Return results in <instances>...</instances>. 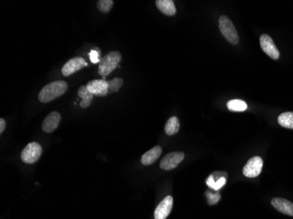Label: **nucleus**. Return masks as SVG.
<instances>
[{
	"label": "nucleus",
	"instance_id": "1",
	"mask_svg": "<svg viewBox=\"0 0 293 219\" xmlns=\"http://www.w3.org/2000/svg\"><path fill=\"white\" fill-rule=\"evenodd\" d=\"M68 89V83L65 81H55L47 84L39 93L38 99L42 103H49L63 95Z\"/></svg>",
	"mask_w": 293,
	"mask_h": 219
},
{
	"label": "nucleus",
	"instance_id": "2",
	"mask_svg": "<svg viewBox=\"0 0 293 219\" xmlns=\"http://www.w3.org/2000/svg\"><path fill=\"white\" fill-rule=\"evenodd\" d=\"M122 61V54L118 51L110 52L105 54L104 57L100 59L99 67H98V74L102 76H106L111 74Z\"/></svg>",
	"mask_w": 293,
	"mask_h": 219
},
{
	"label": "nucleus",
	"instance_id": "3",
	"mask_svg": "<svg viewBox=\"0 0 293 219\" xmlns=\"http://www.w3.org/2000/svg\"><path fill=\"white\" fill-rule=\"evenodd\" d=\"M219 27H220L222 35L226 38L227 42L233 45L238 44L239 34L237 33V30L228 17L223 15L220 18Z\"/></svg>",
	"mask_w": 293,
	"mask_h": 219
},
{
	"label": "nucleus",
	"instance_id": "4",
	"mask_svg": "<svg viewBox=\"0 0 293 219\" xmlns=\"http://www.w3.org/2000/svg\"><path fill=\"white\" fill-rule=\"evenodd\" d=\"M42 153V146L37 142H30L25 146L21 154V161L26 164H34L41 157Z\"/></svg>",
	"mask_w": 293,
	"mask_h": 219
},
{
	"label": "nucleus",
	"instance_id": "5",
	"mask_svg": "<svg viewBox=\"0 0 293 219\" xmlns=\"http://www.w3.org/2000/svg\"><path fill=\"white\" fill-rule=\"evenodd\" d=\"M263 166H264V161L262 158L259 156L250 158L243 168V174L246 177H257L262 172Z\"/></svg>",
	"mask_w": 293,
	"mask_h": 219
},
{
	"label": "nucleus",
	"instance_id": "6",
	"mask_svg": "<svg viewBox=\"0 0 293 219\" xmlns=\"http://www.w3.org/2000/svg\"><path fill=\"white\" fill-rule=\"evenodd\" d=\"M184 153L183 152H172L166 154L160 162V167L163 170H174L184 161Z\"/></svg>",
	"mask_w": 293,
	"mask_h": 219
},
{
	"label": "nucleus",
	"instance_id": "7",
	"mask_svg": "<svg viewBox=\"0 0 293 219\" xmlns=\"http://www.w3.org/2000/svg\"><path fill=\"white\" fill-rule=\"evenodd\" d=\"M260 44L264 53L268 54L269 56L273 60H278L280 57L279 50L277 49L276 46L274 43L272 38L268 34H263L260 37Z\"/></svg>",
	"mask_w": 293,
	"mask_h": 219
},
{
	"label": "nucleus",
	"instance_id": "8",
	"mask_svg": "<svg viewBox=\"0 0 293 219\" xmlns=\"http://www.w3.org/2000/svg\"><path fill=\"white\" fill-rule=\"evenodd\" d=\"M87 65H88L87 62H85V60L83 57H74L69 60L64 64V66L62 69V73L64 76H69L82 70L84 67H86Z\"/></svg>",
	"mask_w": 293,
	"mask_h": 219
},
{
	"label": "nucleus",
	"instance_id": "9",
	"mask_svg": "<svg viewBox=\"0 0 293 219\" xmlns=\"http://www.w3.org/2000/svg\"><path fill=\"white\" fill-rule=\"evenodd\" d=\"M173 203H174V200L171 195H167L156 207L155 214H154L155 219H167L170 213L171 212Z\"/></svg>",
	"mask_w": 293,
	"mask_h": 219
},
{
	"label": "nucleus",
	"instance_id": "10",
	"mask_svg": "<svg viewBox=\"0 0 293 219\" xmlns=\"http://www.w3.org/2000/svg\"><path fill=\"white\" fill-rule=\"evenodd\" d=\"M86 87L92 94L98 97H105L109 91L108 82L105 80H92L87 83Z\"/></svg>",
	"mask_w": 293,
	"mask_h": 219
},
{
	"label": "nucleus",
	"instance_id": "11",
	"mask_svg": "<svg viewBox=\"0 0 293 219\" xmlns=\"http://www.w3.org/2000/svg\"><path fill=\"white\" fill-rule=\"evenodd\" d=\"M61 114L57 112H52L45 118L42 123V129L43 132L50 133L58 127L61 122Z\"/></svg>",
	"mask_w": 293,
	"mask_h": 219
},
{
	"label": "nucleus",
	"instance_id": "12",
	"mask_svg": "<svg viewBox=\"0 0 293 219\" xmlns=\"http://www.w3.org/2000/svg\"><path fill=\"white\" fill-rule=\"evenodd\" d=\"M272 206L276 211H279L285 215L293 217V203L289 200L281 197H275L271 200Z\"/></svg>",
	"mask_w": 293,
	"mask_h": 219
},
{
	"label": "nucleus",
	"instance_id": "13",
	"mask_svg": "<svg viewBox=\"0 0 293 219\" xmlns=\"http://www.w3.org/2000/svg\"><path fill=\"white\" fill-rule=\"evenodd\" d=\"M162 152H163V148L160 146H156L155 147L148 150L141 158L142 164L144 166H149L155 163V161L159 159Z\"/></svg>",
	"mask_w": 293,
	"mask_h": 219
},
{
	"label": "nucleus",
	"instance_id": "14",
	"mask_svg": "<svg viewBox=\"0 0 293 219\" xmlns=\"http://www.w3.org/2000/svg\"><path fill=\"white\" fill-rule=\"evenodd\" d=\"M155 4L160 12L168 16H174L176 13V5L172 0H156Z\"/></svg>",
	"mask_w": 293,
	"mask_h": 219
},
{
	"label": "nucleus",
	"instance_id": "15",
	"mask_svg": "<svg viewBox=\"0 0 293 219\" xmlns=\"http://www.w3.org/2000/svg\"><path fill=\"white\" fill-rule=\"evenodd\" d=\"M180 129V122L179 120L176 118V117H171L170 120H168L165 124V127H164V132L165 133L169 135V136H171L176 134L179 131Z\"/></svg>",
	"mask_w": 293,
	"mask_h": 219
},
{
	"label": "nucleus",
	"instance_id": "16",
	"mask_svg": "<svg viewBox=\"0 0 293 219\" xmlns=\"http://www.w3.org/2000/svg\"><path fill=\"white\" fill-rule=\"evenodd\" d=\"M78 96L79 97L82 98V101L80 103V106L82 108H87L90 106V104L92 103V99L94 95L92 94L86 86H81L78 89Z\"/></svg>",
	"mask_w": 293,
	"mask_h": 219
},
{
	"label": "nucleus",
	"instance_id": "17",
	"mask_svg": "<svg viewBox=\"0 0 293 219\" xmlns=\"http://www.w3.org/2000/svg\"><path fill=\"white\" fill-rule=\"evenodd\" d=\"M277 121L283 127L293 129V112H284L277 118Z\"/></svg>",
	"mask_w": 293,
	"mask_h": 219
},
{
	"label": "nucleus",
	"instance_id": "18",
	"mask_svg": "<svg viewBox=\"0 0 293 219\" xmlns=\"http://www.w3.org/2000/svg\"><path fill=\"white\" fill-rule=\"evenodd\" d=\"M226 106L231 112H244L247 110V103L243 100L234 99L228 101Z\"/></svg>",
	"mask_w": 293,
	"mask_h": 219
},
{
	"label": "nucleus",
	"instance_id": "19",
	"mask_svg": "<svg viewBox=\"0 0 293 219\" xmlns=\"http://www.w3.org/2000/svg\"><path fill=\"white\" fill-rule=\"evenodd\" d=\"M113 0H99L97 3V7L101 13H109L111 9L113 7Z\"/></svg>",
	"mask_w": 293,
	"mask_h": 219
},
{
	"label": "nucleus",
	"instance_id": "20",
	"mask_svg": "<svg viewBox=\"0 0 293 219\" xmlns=\"http://www.w3.org/2000/svg\"><path fill=\"white\" fill-rule=\"evenodd\" d=\"M123 84V79L122 78H113L108 81V86H109V91L112 92H117Z\"/></svg>",
	"mask_w": 293,
	"mask_h": 219
},
{
	"label": "nucleus",
	"instance_id": "21",
	"mask_svg": "<svg viewBox=\"0 0 293 219\" xmlns=\"http://www.w3.org/2000/svg\"><path fill=\"white\" fill-rule=\"evenodd\" d=\"M99 55H100V50L97 49H93L91 50V52L89 53V56H90V60L92 63H97V62H100V59H99Z\"/></svg>",
	"mask_w": 293,
	"mask_h": 219
},
{
	"label": "nucleus",
	"instance_id": "22",
	"mask_svg": "<svg viewBox=\"0 0 293 219\" xmlns=\"http://www.w3.org/2000/svg\"><path fill=\"white\" fill-rule=\"evenodd\" d=\"M206 196L208 199V203L210 205H214L215 203H218L219 201L220 200V195L219 193H211L209 191L206 192Z\"/></svg>",
	"mask_w": 293,
	"mask_h": 219
},
{
	"label": "nucleus",
	"instance_id": "23",
	"mask_svg": "<svg viewBox=\"0 0 293 219\" xmlns=\"http://www.w3.org/2000/svg\"><path fill=\"white\" fill-rule=\"evenodd\" d=\"M225 183H226V178L220 177V179L219 180L218 182H214V187H213V189L215 190H220L221 187L225 185Z\"/></svg>",
	"mask_w": 293,
	"mask_h": 219
},
{
	"label": "nucleus",
	"instance_id": "24",
	"mask_svg": "<svg viewBox=\"0 0 293 219\" xmlns=\"http://www.w3.org/2000/svg\"><path fill=\"white\" fill-rule=\"evenodd\" d=\"M5 126H6L5 120H4V119H0V133H1V134L4 132Z\"/></svg>",
	"mask_w": 293,
	"mask_h": 219
}]
</instances>
